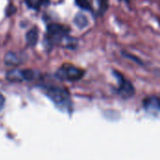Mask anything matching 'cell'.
Segmentation results:
<instances>
[{"label": "cell", "mask_w": 160, "mask_h": 160, "mask_svg": "<svg viewBox=\"0 0 160 160\" xmlns=\"http://www.w3.org/2000/svg\"><path fill=\"white\" fill-rule=\"evenodd\" d=\"M45 94L54 103V105L64 112H69L72 109L69 93L67 89L57 85L45 87Z\"/></svg>", "instance_id": "6da1fadb"}, {"label": "cell", "mask_w": 160, "mask_h": 160, "mask_svg": "<svg viewBox=\"0 0 160 160\" xmlns=\"http://www.w3.org/2000/svg\"><path fill=\"white\" fill-rule=\"evenodd\" d=\"M84 75V70L70 64L63 65L56 72V77L62 81L76 82L81 80Z\"/></svg>", "instance_id": "7a4b0ae2"}, {"label": "cell", "mask_w": 160, "mask_h": 160, "mask_svg": "<svg viewBox=\"0 0 160 160\" xmlns=\"http://www.w3.org/2000/svg\"><path fill=\"white\" fill-rule=\"evenodd\" d=\"M112 73L118 82V89H117L118 95L123 98H131L135 94V88H134L133 84L131 83V82L128 81L117 70H112Z\"/></svg>", "instance_id": "3957f363"}, {"label": "cell", "mask_w": 160, "mask_h": 160, "mask_svg": "<svg viewBox=\"0 0 160 160\" xmlns=\"http://www.w3.org/2000/svg\"><path fill=\"white\" fill-rule=\"evenodd\" d=\"M48 36L53 41H60L63 38L67 36L69 29L68 27L57 23H52L48 26Z\"/></svg>", "instance_id": "277c9868"}, {"label": "cell", "mask_w": 160, "mask_h": 160, "mask_svg": "<svg viewBox=\"0 0 160 160\" xmlns=\"http://www.w3.org/2000/svg\"><path fill=\"white\" fill-rule=\"evenodd\" d=\"M35 74L30 69H12L7 73V79L11 82H21L29 81L34 78Z\"/></svg>", "instance_id": "5b68a950"}, {"label": "cell", "mask_w": 160, "mask_h": 160, "mask_svg": "<svg viewBox=\"0 0 160 160\" xmlns=\"http://www.w3.org/2000/svg\"><path fill=\"white\" fill-rule=\"evenodd\" d=\"M143 106L150 112L160 113V99L157 97H150L143 100Z\"/></svg>", "instance_id": "8992f818"}, {"label": "cell", "mask_w": 160, "mask_h": 160, "mask_svg": "<svg viewBox=\"0 0 160 160\" xmlns=\"http://www.w3.org/2000/svg\"><path fill=\"white\" fill-rule=\"evenodd\" d=\"M5 63L8 66H18L22 63V58L14 52H8L5 56Z\"/></svg>", "instance_id": "52a82bcc"}, {"label": "cell", "mask_w": 160, "mask_h": 160, "mask_svg": "<svg viewBox=\"0 0 160 160\" xmlns=\"http://www.w3.org/2000/svg\"><path fill=\"white\" fill-rule=\"evenodd\" d=\"M38 31L37 28L34 27L26 33V41L28 45L32 47L35 46L38 42Z\"/></svg>", "instance_id": "ba28073f"}, {"label": "cell", "mask_w": 160, "mask_h": 160, "mask_svg": "<svg viewBox=\"0 0 160 160\" xmlns=\"http://www.w3.org/2000/svg\"><path fill=\"white\" fill-rule=\"evenodd\" d=\"M74 23L80 29H83L88 25V19L82 13H78L74 18Z\"/></svg>", "instance_id": "9c48e42d"}, {"label": "cell", "mask_w": 160, "mask_h": 160, "mask_svg": "<svg viewBox=\"0 0 160 160\" xmlns=\"http://www.w3.org/2000/svg\"><path fill=\"white\" fill-rule=\"evenodd\" d=\"M25 1L26 4L32 8H38L48 2V0H25Z\"/></svg>", "instance_id": "30bf717a"}, {"label": "cell", "mask_w": 160, "mask_h": 160, "mask_svg": "<svg viewBox=\"0 0 160 160\" xmlns=\"http://www.w3.org/2000/svg\"><path fill=\"white\" fill-rule=\"evenodd\" d=\"M122 55H124V56H125L126 58H128V59H130L131 61L135 62L136 64H139V65H141V66H143V65H144L141 58H139L138 56H136V55H134V54H132V53H128V52H122Z\"/></svg>", "instance_id": "8fae6325"}, {"label": "cell", "mask_w": 160, "mask_h": 160, "mask_svg": "<svg viewBox=\"0 0 160 160\" xmlns=\"http://www.w3.org/2000/svg\"><path fill=\"white\" fill-rule=\"evenodd\" d=\"M75 3L77 6H79L81 8L85 10H92L91 5L88 0H75Z\"/></svg>", "instance_id": "7c38bea8"}, {"label": "cell", "mask_w": 160, "mask_h": 160, "mask_svg": "<svg viewBox=\"0 0 160 160\" xmlns=\"http://www.w3.org/2000/svg\"><path fill=\"white\" fill-rule=\"evenodd\" d=\"M98 5V8L101 14L105 13L106 10L108 9L109 7V1L108 0H97Z\"/></svg>", "instance_id": "4fadbf2b"}, {"label": "cell", "mask_w": 160, "mask_h": 160, "mask_svg": "<svg viewBox=\"0 0 160 160\" xmlns=\"http://www.w3.org/2000/svg\"><path fill=\"white\" fill-rule=\"evenodd\" d=\"M5 106V98L4 96L0 93V111H2V109Z\"/></svg>", "instance_id": "5bb4252c"}, {"label": "cell", "mask_w": 160, "mask_h": 160, "mask_svg": "<svg viewBox=\"0 0 160 160\" xmlns=\"http://www.w3.org/2000/svg\"><path fill=\"white\" fill-rule=\"evenodd\" d=\"M121 1H125V2H129L130 0H121Z\"/></svg>", "instance_id": "9a60e30c"}]
</instances>
